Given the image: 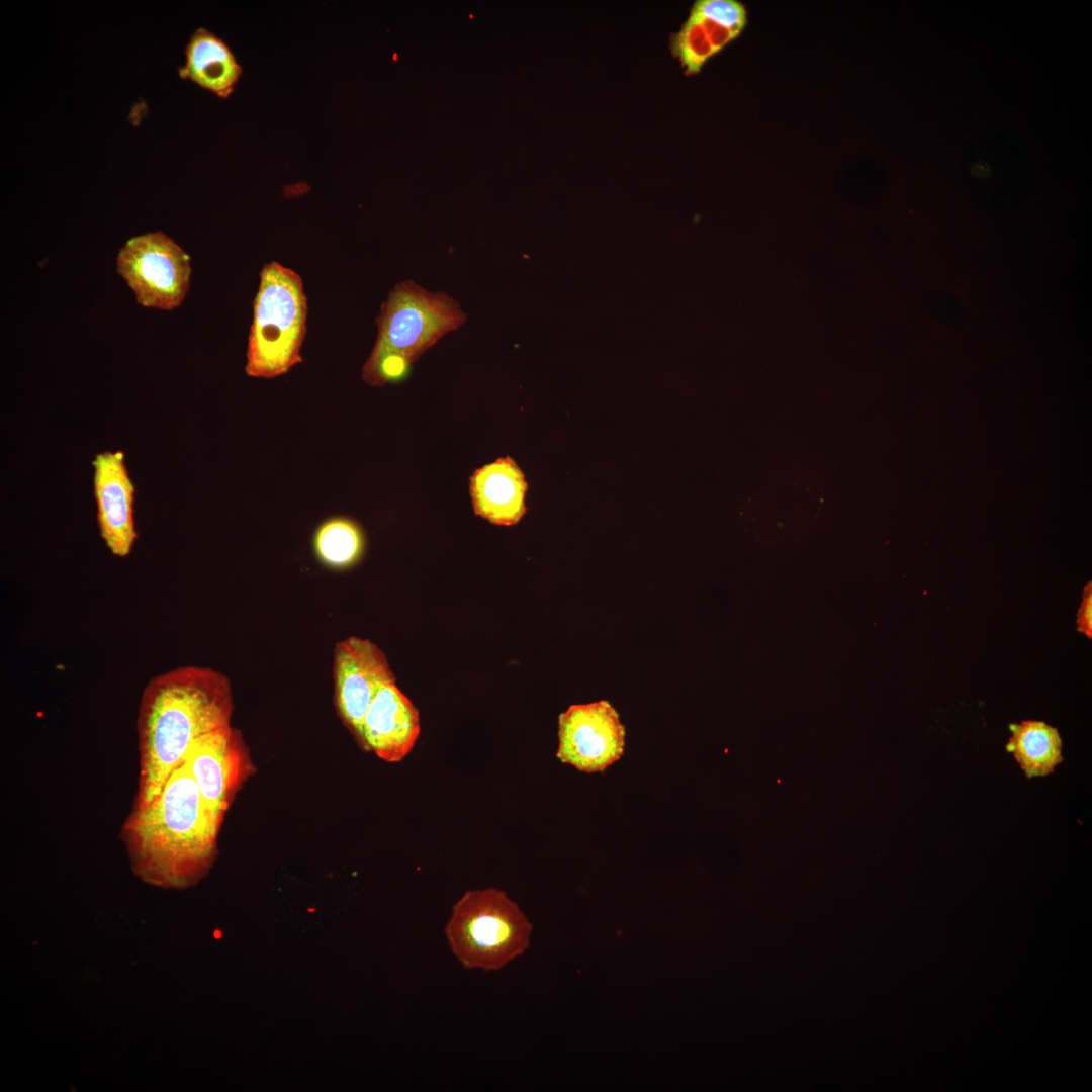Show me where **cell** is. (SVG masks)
Masks as SVG:
<instances>
[{
	"label": "cell",
	"mask_w": 1092,
	"mask_h": 1092,
	"mask_svg": "<svg viewBox=\"0 0 1092 1092\" xmlns=\"http://www.w3.org/2000/svg\"><path fill=\"white\" fill-rule=\"evenodd\" d=\"M1077 631L1092 639V583L1088 581L1083 590L1082 602L1077 613Z\"/></svg>",
	"instance_id": "obj_19"
},
{
	"label": "cell",
	"mask_w": 1092,
	"mask_h": 1092,
	"mask_svg": "<svg viewBox=\"0 0 1092 1092\" xmlns=\"http://www.w3.org/2000/svg\"><path fill=\"white\" fill-rule=\"evenodd\" d=\"M421 732L418 710L395 682L383 687L369 706L361 727L360 745L387 762L401 761Z\"/></svg>",
	"instance_id": "obj_11"
},
{
	"label": "cell",
	"mask_w": 1092,
	"mask_h": 1092,
	"mask_svg": "<svg viewBox=\"0 0 1092 1092\" xmlns=\"http://www.w3.org/2000/svg\"><path fill=\"white\" fill-rule=\"evenodd\" d=\"M229 677L205 666L186 665L149 680L139 706V781L133 806L155 799L182 765L199 737L231 724Z\"/></svg>",
	"instance_id": "obj_1"
},
{
	"label": "cell",
	"mask_w": 1092,
	"mask_h": 1092,
	"mask_svg": "<svg viewBox=\"0 0 1092 1092\" xmlns=\"http://www.w3.org/2000/svg\"><path fill=\"white\" fill-rule=\"evenodd\" d=\"M693 15H695L702 24L709 41L717 53L721 52L727 44L739 36V34L734 31L719 25L712 20L700 17L696 14Z\"/></svg>",
	"instance_id": "obj_18"
},
{
	"label": "cell",
	"mask_w": 1092,
	"mask_h": 1092,
	"mask_svg": "<svg viewBox=\"0 0 1092 1092\" xmlns=\"http://www.w3.org/2000/svg\"><path fill=\"white\" fill-rule=\"evenodd\" d=\"M182 764L195 781L207 814L220 829L225 812L252 770L241 732L230 724L199 737Z\"/></svg>",
	"instance_id": "obj_7"
},
{
	"label": "cell",
	"mask_w": 1092,
	"mask_h": 1092,
	"mask_svg": "<svg viewBox=\"0 0 1092 1092\" xmlns=\"http://www.w3.org/2000/svg\"><path fill=\"white\" fill-rule=\"evenodd\" d=\"M466 321L460 303L446 292L427 290L414 280L399 281L380 306L369 356L394 357L412 364Z\"/></svg>",
	"instance_id": "obj_5"
},
{
	"label": "cell",
	"mask_w": 1092,
	"mask_h": 1092,
	"mask_svg": "<svg viewBox=\"0 0 1092 1092\" xmlns=\"http://www.w3.org/2000/svg\"><path fill=\"white\" fill-rule=\"evenodd\" d=\"M334 681L338 712L359 741L362 722L373 699L396 678L377 645L368 639L349 637L335 647Z\"/></svg>",
	"instance_id": "obj_9"
},
{
	"label": "cell",
	"mask_w": 1092,
	"mask_h": 1092,
	"mask_svg": "<svg viewBox=\"0 0 1092 1092\" xmlns=\"http://www.w3.org/2000/svg\"><path fill=\"white\" fill-rule=\"evenodd\" d=\"M218 831L182 764L155 799L132 806L120 838L132 872L142 881L184 889L196 884L213 863Z\"/></svg>",
	"instance_id": "obj_2"
},
{
	"label": "cell",
	"mask_w": 1092,
	"mask_h": 1092,
	"mask_svg": "<svg viewBox=\"0 0 1092 1092\" xmlns=\"http://www.w3.org/2000/svg\"><path fill=\"white\" fill-rule=\"evenodd\" d=\"M93 494L100 537L116 557H126L138 539L134 520L135 486L121 451L95 455Z\"/></svg>",
	"instance_id": "obj_10"
},
{
	"label": "cell",
	"mask_w": 1092,
	"mask_h": 1092,
	"mask_svg": "<svg viewBox=\"0 0 1092 1092\" xmlns=\"http://www.w3.org/2000/svg\"><path fill=\"white\" fill-rule=\"evenodd\" d=\"M558 724L557 757L578 770L603 771L624 752L625 729L608 701L572 705Z\"/></svg>",
	"instance_id": "obj_8"
},
{
	"label": "cell",
	"mask_w": 1092,
	"mask_h": 1092,
	"mask_svg": "<svg viewBox=\"0 0 1092 1092\" xmlns=\"http://www.w3.org/2000/svg\"><path fill=\"white\" fill-rule=\"evenodd\" d=\"M178 74L181 79L228 98L242 75V67L221 38L199 27L186 44L185 64L178 68Z\"/></svg>",
	"instance_id": "obj_13"
},
{
	"label": "cell",
	"mask_w": 1092,
	"mask_h": 1092,
	"mask_svg": "<svg viewBox=\"0 0 1092 1092\" xmlns=\"http://www.w3.org/2000/svg\"><path fill=\"white\" fill-rule=\"evenodd\" d=\"M670 53L679 63L686 76L700 73L703 66L718 53L712 47L698 18L689 14L678 31L669 38Z\"/></svg>",
	"instance_id": "obj_16"
},
{
	"label": "cell",
	"mask_w": 1092,
	"mask_h": 1092,
	"mask_svg": "<svg viewBox=\"0 0 1092 1092\" xmlns=\"http://www.w3.org/2000/svg\"><path fill=\"white\" fill-rule=\"evenodd\" d=\"M1009 729L1011 737L1006 750L1027 779L1048 776L1063 762V742L1057 728L1043 721L1024 720L1010 724Z\"/></svg>",
	"instance_id": "obj_14"
},
{
	"label": "cell",
	"mask_w": 1092,
	"mask_h": 1092,
	"mask_svg": "<svg viewBox=\"0 0 1092 1092\" xmlns=\"http://www.w3.org/2000/svg\"><path fill=\"white\" fill-rule=\"evenodd\" d=\"M117 271L139 304L165 310L179 306L189 289V255L162 232L129 239L117 256Z\"/></svg>",
	"instance_id": "obj_6"
},
{
	"label": "cell",
	"mask_w": 1092,
	"mask_h": 1092,
	"mask_svg": "<svg viewBox=\"0 0 1092 1092\" xmlns=\"http://www.w3.org/2000/svg\"><path fill=\"white\" fill-rule=\"evenodd\" d=\"M528 485L519 466L511 457L476 469L470 478L474 513L494 525L518 523L527 511Z\"/></svg>",
	"instance_id": "obj_12"
},
{
	"label": "cell",
	"mask_w": 1092,
	"mask_h": 1092,
	"mask_svg": "<svg viewBox=\"0 0 1092 1092\" xmlns=\"http://www.w3.org/2000/svg\"><path fill=\"white\" fill-rule=\"evenodd\" d=\"M312 548L322 564L333 569H344L361 558L365 538L354 520L337 516L318 525L313 534Z\"/></svg>",
	"instance_id": "obj_15"
},
{
	"label": "cell",
	"mask_w": 1092,
	"mask_h": 1092,
	"mask_svg": "<svg viewBox=\"0 0 1092 1092\" xmlns=\"http://www.w3.org/2000/svg\"><path fill=\"white\" fill-rule=\"evenodd\" d=\"M307 298L301 276L278 262L266 264L253 303L247 375L274 378L302 361Z\"/></svg>",
	"instance_id": "obj_3"
},
{
	"label": "cell",
	"mask_w": 1092,
	"mask_h": 1092,
	"mask_svg": "<svg viewBox=\"0 0 1092 1092\" xmlns=\"http://www.w3.org/2000/svg\"><path fill=\"white\" fill-rule=\"evenodd\" d=\"M690 13L712 20L739 35L747 24L746 6L737 0H697Z\"/></svg>",
	"instance_id": "obj_17"
},
{
	"label": "cell",
	"mask_w": 1092,
	"mask_h": 1092,
	"mask_svg": "<svg viewBox=\"0 0 1092 1092\" xmlns=\"http://www.w3.org/2000/svg\"><path fill=\"white\" fill-rule=\"evenodd\" d=\"M532 930L518 904L496 888L465 892L444 929L462 967L486 972L500 970L524 953Z\"/></svg>",
	"instance_id": "obj_4"
}]
</instances>
